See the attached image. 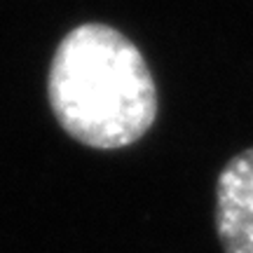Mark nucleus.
<instances>
[{
    "label": "nucleus",
    "mask_w": 253,
    "mask_h": 253,
    "mask_svg": "<svg viewBox=\"0 0 253 253\" xmlns=\"http://www.w3.org/2000/svg\"><path fill=\"white\" fill-rule=\"evenodd\" d=\"M213 218L223 253H253V148L220 169Z\"/></svg>",
    "instance_id": "nucleus-2"
},
{
    "label": "nucleus",
    "mask_w": 253,
    "mask_h": 253,
    "mask_svg": "<svg viewBox=\"0 0 253 253\" xmlns=\"http://www.w3.org/2000/svg\"><path fill=\"white\" fill-rule=\"evenodd\" d=\"M47 101L78 143L120 150L141 141L157 120V84L143 52L115 26L87 21L56 45Z\"/></svg>",
    "instance_id": "nucleus-1"
}]
</instances>
